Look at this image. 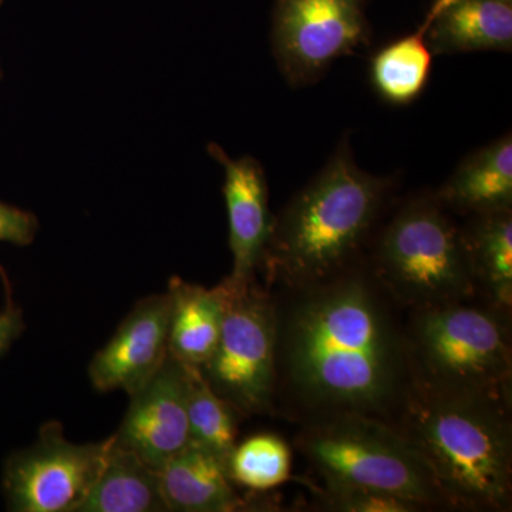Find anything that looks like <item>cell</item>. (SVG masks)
<instances>
[{
    "label": "cell",
    "mask_w": 512,
    "mask_h": 512,
    "mask_svg": "<svg viewBox=\"0 0 512 512\" xmlns=\"http://www.w3.org/2000/svg\"><path fill=\"white\" fill-rule=\"evenodd\" d=\"M110 439L74 444L63 426L49 421L39 439L6 463V501L16 512H77L106 461Z\"/></svg>",
    "instance_id": "obj_9"
},
{
    "label": "cell",
    "mask_w": 512,
    "mask_h": 512,
    "mask_svg": "<svg viewBox=\"0 0 512 512\" xmlns=\"http://www.w3.org/2000/svg\"><path fill=\"white\" fill-rule=\"evenodd\" d=\"M271 40L289 86H311L335 60L372 42L365 0H276Z\"/></svg>",
    "instance_id": "obj_8"
},
{
    "label": "cell",
    "mask_w": 512,
    "mask_h": 512,
    "mask_svg": "<svg viewBox=\"0 0 512 512\" xmlns=\"http://www.w3.org/2000/svg\"><path fill=\"white\" fill-rule=\"evenodd\" d=\"M22 330V312L16 306L8 305L5 311L0 312V355L9 349Z\"/></svg>",
    "instance_id": "obj_24"
},
{
    "label": "cell",
    "mask_w": 512,
    "mask_h": 512,
    "mask_svg": "<svg viewBox=\"0 0 512 512\" xmlns=\"http://www.w3.org/2000/svg\"><path fill=\"white\" fill-rule=\"evenodd\" d=\"M392 426L419 451L454 511H511L512 402L413 383Z\"/></svg>",
    "instance_id": "obj_3"
},
{
    "label": "cell",
    "mask_w": 512,
    "mask_h": 512,
    "mask_svg": "<svg viewBox=\"0 0 512 512\" xmlns=\"http://www.w3.org/2000/svg\"><path fill=\"white\" fill-rule=\"evenodd\" d=\"M366 259L404 311L478 296L461 224L434 192L394 204L370 242Z\"/></svg>",
    "instance_id": "obj_5"
},
{
    "label": "cell",
    "mask_w": 512,
    "mask_h": 512,
    "mask_svg": "<svg viewBox=\"0 0 512 512\" xmlns=\"http://www.w3.org/2000/svg\"><path fill=\"white\" fill-rule=\"evenodd\" d=\"M170 311L168 292L137 302L90 363L94 389L101 393L124 390L131 396L148 382L168 355Z\"/></svg>",
    "instance_id": "obj_11"
},
{
    "label": "cell",
    "mask_w": 512,
    "mask_h": 512,
    "mask_svg": "<svg viewBox=\"0 0 512 512\" xmlns=\"http://www.w3.org/2000/svg\"><path fill=\"white\" fill-rule=\"evenodd\" d=\"M224 313L217 348L202 375L241 417L274 416L275 312L268 286L222 279Z\"/></svg>",
    "instance_id": "obj_7"
},
{
    "label": "cell",
    "mask_w": 512,
    "mask_h": 512,
    "mask_svg": "<svg viewBox=\"0 0 512 512\" xmlns=\"http://www.w3.org/2000/svg\"><path fill=\"white\" fill-rule=\"evenodd\" d=\"M433 55L511 52L512 0H450L427 32Z\"/></svg>",
    "instance_id": "obj_15"
},
{
    "label": "cell",
    "mask_w": 512,
    "mask_h": 512,
    "mask_svg": "<svg viewBox=\"0 0 512 512\" xmlns=\"http://www.w3.org/2000/svg\"><path fill=\"white\" fill-rule=\"evenodd\" d=\"M275 312V417L393 424L413 377L406 311L366 258L318 281L268 286Z\"/></svg>",
    "instance_id": "obj_1"
},
{
    "label": "cell",
    "mask_w": 512,
    "mask_h": 512,
    "mask_svg": "<svg viewBox=\"0 0 512 512\" xmlns=\"http://www.w3.org/2000/svg\"><path fill=\"white\" fill-rule=\"evenodd\" d=\"M188 367V427L190 444L210 451L227 466L237 446V410L211 389L200 367Z\"/></svg>",
    "instance_id": "obj_20"
},
{
    "label": "cell",
    "mask_w": 512,
    "mask_h": 512,
    "mask_svg": "<svg viewBox=\"0 0 512 512\" xmlns=\"http://www.w3.org/2000/svg\"><path fill=\"white\" fill-rule=\"evenodd\" d=\"M434 195L463 218L512 210L511 133L468 154Z\"/></svg>",
    "instance_id": "obj_13"
},
{
    "label": "cell",
    "mask_w": 512,
    "mask_h": 512,
    "mask_svg": "<svg viewBox=\"0 0 512 512\" xmlns=\"http://www.w3.org/2000/svg\"><path fill=\"white\" fill-rule=\"evenodd\" d=\"M396 175L367 173L356 164L349 137L328 163L274 215L258 275L266 286L318 281L366 258L392 210Z\"/></svg>",
    "instance_id": "obj_2"
},
{
    "label": "cell",
    "mask_w": 512,
    "mask_h": 512,
    "mask_svg": "<svg viewBox=\"0 0 512 512\" xmlns=\"http://www.w3.org/2000/svg\"><path fill=\"white\" fill-rule=\"evenodd\" d=\"M160 471L110 437L100 476L77 512H167Z\"/></svg>",
    "instance_id": "obj_18"
},
{
    "label": "cell",
    "mask_w": 512,
    "mask_h": 512,
    "mask_svg": "<svg viewBox=\"0 0 512 512\" xmlns=\"http://www.w3.org/2000/svg\"><path fill=\"white\" fill-rule=\"evenodd\" d=\"M413 383L512 402V311L473 296L406 311Z\"/></svg>",
    "instance_id": "obj_4"
},
{
    "label": "cell",
    "mask_w": 512,
    "mask_h": 512,
    "mask_svg": "<svg viewBox=\"0 0 512 512\" xmlns=\"http://www.w3.org/2000/svg\"><path fill=\"white\" fill-rule=\"evenodd\" d=\"M130 399L113 439L160 471L190 444L187 365L168 352L163 365Z\"/></svg>",
    "instance_id": "obj_10"
},
{
    "label": "cell",
    "mask_w": 512,
    "mask_h": 512,
    "mask_svg": "<svg viewBox=\"0 0 512 512\" xmlns=\"http://www.w3.org/2000/svg\"><path fill=\"white\" fill-rule=\"evenodd\" d=\"M227 473L234 485L254 493L272 490L291 480V448L276 434H255L231 451Z\"/></svg>",
    "instance_id": "obj_21"
},
{
    "label": "cell",
    "mask_w": 512,
    "mask_h": 512,
    "mask_svg": "<svg viewBox=\"0 0 512 512\" xmlns=\"http://www.w3.org/2000/svg\"><path fill=\"white\" fill-rule=\"evenodd\" d=\"M295 446L323 484L406 498L424 511H454L419 451L392 424L346 414L301 424Z\"/></svg>",
    "instance_id": "obj_6"
},
{
    "label": "cell",
    "mask_w": 512,
    "mask_h": 512,
    "mask_svg": "<svg viewBox=\"0 0 512 512\" xmlns=\"http://www.w3.org/2000/svg\"><path fill=\"white\" fill-rule=\"evenodd\" d=\"M208 153L224 167V192L229 225L232 272L235 281L258 275L266 245L271 237L274 215L269 210V187L264 167L255 158H231L218 144Z\"/></svg>",
    "instance_id": "obj_12"
},
{
    "label": "cell",
    "mask_w": 512,
    "mask_h": 512,
    "mask_svg": "<svg viewBox=\"0 0 512 512\" xmlns=\"http://www.w3.org/2000/svg\"><path fill=\"white\" fill-rule=\"evenodd\" d=\"M39 229V222L32 212L20 210L0 202V242L10 244H32Z\"/></svg>",
    "instance_id": "obj_23"
},
{
    "label": "cell",
    "mask_w": 512,
    "mask_h": 512,
    "mask_svg": "<svg viewBox=\"0 0 512 512\" xmlns=\"http://www.w3.org/2000/svg\"><path fill=\"white\" fill-rule=\"evenodd\" d=\"M167 292L171 301L168 352L185 365L201 367L220 339L224 313L220 285L208 289L174 276Z\"/></svg>",
    "instance_id": "obj_16"
},
{
    "label": "cell",
    "mask_w": 512,
    "mask_h": 512,
    "mask_svg": "<svg viewBox=\"0 0 512 512\" xmlns=\"http://www.w3.org/2000/svg\"><path fill=\"white\" fill-rule=\"evenodd\" d=\"M3 0H0V6H2ZM0 77H2V72H0Z\"/></svg>",
    "instance_id": "obj_25"
},
{
    "label": "cell",
    "mask_w": 512,
    "mask_h": 512,
    "mask_svg": "<svg viewBox=\"0 0 512 512\" xmlns=\"http://www.w3.org/2000/svg\"><path fill=\"white\" fill-rule=\"evenodd\" d=\"M448 2L450 0H434L416 32L393 40L373 55L369 66L370 83L386 103L409 106L426 90L434 56L427 43V32Z\"/></svg>",
    "instance_id": "obj_19"
},
{
    "label": "cell",
    "mask_w": 512,
    "mask_h": 512,
    "mask_svg": "<svg viewBox=\"0 0 512 512\" xmlns=\"http://www.w3.org/2000/svg\"><path fill=\"white\" fill-rule=\"evenodd\" d=\"M160 483L168 511L232 512L254 505L235 491L220 458L194 444L164 464Z\"/></svg>",
    "instance_id": "obj_14"
},
{
    "label": "cell",
    "mask_w": 512,
    "mask_h": 512,
    "mask_svg": "<svg viewBox=\"0 0 512 512\" xmlns=\"http://www.w3.org/2000/svg\"><path fill=\"white\" fill-rule=\"evenodd\" d=\"M464 220L461 237L477 295L512 311V210Z\"/></svg>",
    "instance_id": "obj_17"
},
{
    "label": "cell",
    "mask_w": 512,
    "mask_h": 512,
    "mask_svg": "<svg viewBox=\"0 0 512 512\" xmlns=\"http://www.w3.org/2000/svg\"><path fill=\"white\" fill-rule=\"evenodd\" d=\"M315 497L322 510L338 512H423L421 505L396 495L353 487V485L323 484L315 488Z\"/></svg>",
    "instance_id": "obj_22"
}]
</instances>
